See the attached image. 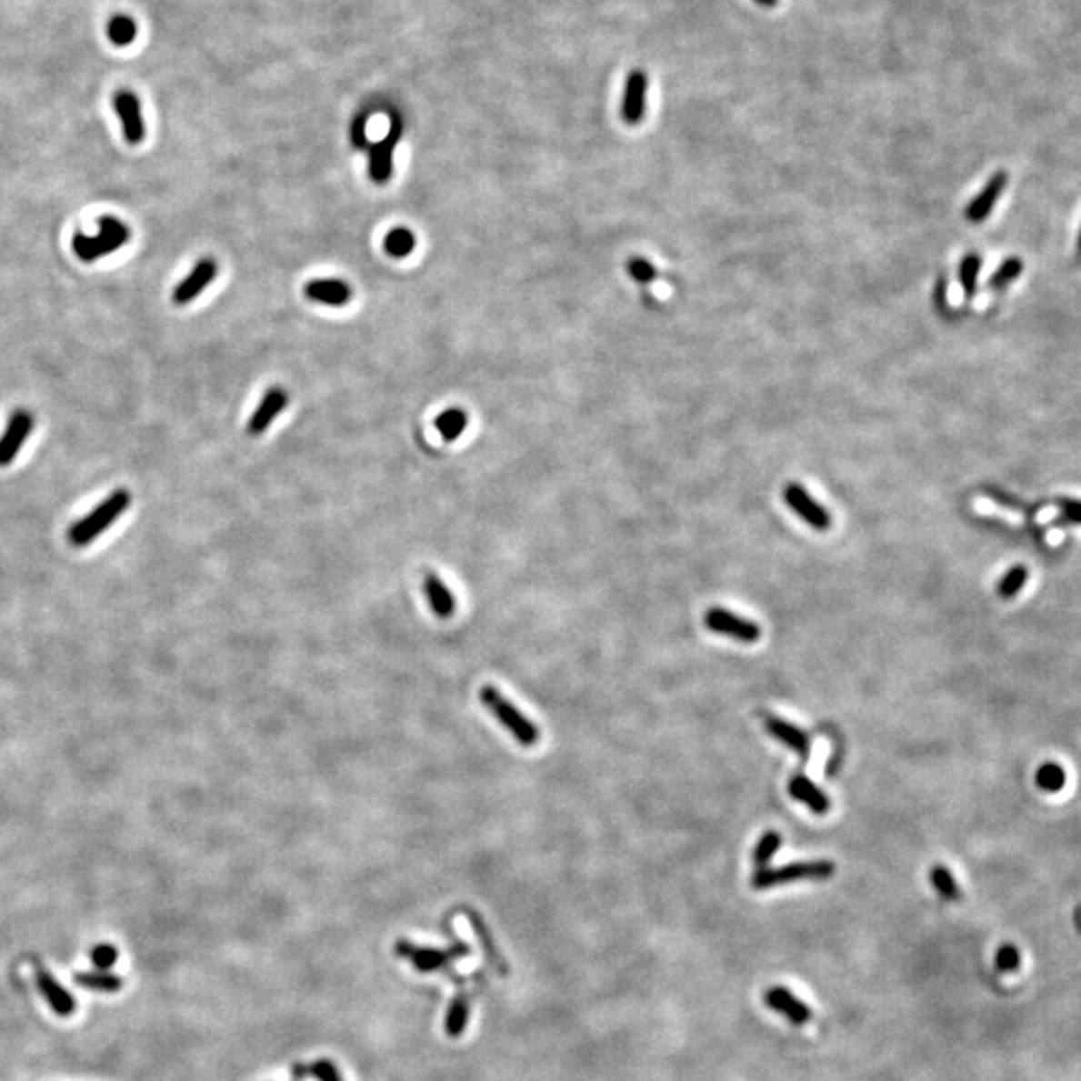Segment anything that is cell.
<instances>
[{
    "mask_svg": "<svg viewBox=\"0 0 1081 1081\" xmlns=\"http://www.w3.org/2000/svg\"><path fill=\"white\" fill-rule=\"evenodd\" d=\"M833 874H836V863L827 861V859L789 863V866L776 867V869H771V867L757 869L751 877V887L761 891V889H771V887L783 886V884H791V881L829 879V877H833Z\"/></svg>",
    "mask_w": 1081,
    "mask_h": 1081,
    "instance_id": "obj_4",
    "label": "cell"
},
{
    "mask_svg": "<svg viewBox=\"0 0 1081 1081\" xmlns=\"http://www.w3.org/2000/svg\"><path fill=\"white\" fill-rule=\"evenodd\" d=\"M929 879H931V884H934L937 894L944 899L957 901L961 897V889L957 886V881L954 876H951V871L946 866H936L934 869H931Z\"/></svg>",
    "mask_w": 1081,
    "mask_h": 1081,
    "instance_id": "obj_29",
    "label": "cell"
},
{
    "mask_svg": "<svg viewBox=\"0 0 1081 1081\" xmlns=\"http://www.w3.org/2000/svg\"><path fill=\"white\" fill-rule=\"evenodd\" d=\"M756 3L761 5V6H766V8H773V6H777L779 0H756Z\"/></svg>",
    "mask_w": 1081,
    "mask_h": 1081,
    "instance_id": "obj_39",
    "label": "cell"
},
{
    "mask_svg": "<svg viewBox=\"0 0 1081 1081\" xmlns=\"http://www.w3.org/2000/svg\"><path fill=\"white\" fill-rule=\"evenodd\" d=\"M216 273H219V265H216L213 256H205V259L198 261L191 269V273H188L185 279L175 286L173 303L175 305L193 303L196 296L201 295L206 286L216 279Z\"/></svg>",
    "mask_w": 1081,
    "mask_h": 1081,
    "instance_id": "obj_12",
    "label": "cell"
},
{
    "mask_svg": "<svg viewBox=\"0 0 1081 1081\" xmlns=\"http://www.w3.org/2000/svg\"><path fill=\"white\" fill-rule=\"evenodd\" d=\"M979 271H981V259L977 255H967L959 265V283H961V289H964V293L967 296H971L977 291Z\"/></svg>",
    "mask_w": 1081,
    "mask_h": 1081,
    "instance_id": "obj_32",
    "label": "cell"
},
{
    "mask_svg": "<svg viewBox=\"0 0 1081 1081\" xmlns=\"http://www.w3.org/2000/svg\"><path fill=\"white\" fill-rule=\"evenodd\" d=\"M415 245L416 239L411 229H406V226H395V229L385 235L383 249L386 255L393 256V259H405V256H409L415 251Z\"/></svg>",
    "mask_w": 1081,
    "mask_h": 1081,
    "instance_id": "obj_25",
    "label": "cell"
},
{
    "mask_svg": "<svg viewBox=\"0 0 1081 1081\" xmlns=\"http://www.w3.org/2000/svg\"><path fill=\"white\" fill-rule=\"evenodd\" d=\"M706 625L709 631L726 635V637L741 643H756L761 637V627L757 623L743 619L739 615L721 607H713L706 613Z\"/></svg>",
    "mask_w": 1081,
    "mask_h": 1081,
    "instance_id": "obj_7",
    "label": "cell"
},
{
    "mask_svg": "<svg viewBox=\"0 0 1081 1081\" xmlns=\"http://www.w3.org/2000/svg\"><path fill=\"white\" fill-rule=\"evenodd\" d=\"M469 1016H471V999L467 994H465V991H459V994L455 996L451 1001L447 1016H445V1034H447V1037L459 1039L469 1026Z\"/></svg>",
    "mask_w": 1081,
    "mask_h": 1081,
    "instance_id": "obj_21",
    "label": "cell"
},
{
    "mask_svg": "<svg viewBox=\"0 0 1081 1081\" xmlns=\"http://www.w3.org/2000/svg\"><path fill=\"white\" fill-rule=\"evenodd\" d=\"M766 727H767V731L777 741L786 743V746L789 749H793V751L797 753V756H801V759H807L809 757L811 743H809V737L799 727L791 726V723L786 721V719H779V717H773V716H769L766 719Z\"/></svg>",
    "mask_w": 1081,
    "mask_h": 1081,
    "instance_id": "obj_19",
    "label": "cell"
},
{
    "mask_svg": "<svg viewBox=\"0 0 1081 1081\" xmlns=\"http://www.w3.org/2000/svg\"><path fill=\"white\" fill-rule=\"evenodd\" d=\"M91 959H93V964H95L98 969H108V967H113V966L116 964V959H118V951H116L113 946H106V944H103V946H96V947L91 951Z\"/></svg>",
    "mask_w": 1081,
    "mask_h": 1081,
    "instance_id": "obj_37",
    "label": "cell"
},
{
    "mask_svg": "<svg viewBox=\"0 0 1081 1081\" xmlns=\"http://www.w3.org/2000/svg\"><path fill=\"white\" fill-rule=\"evenodd\" d=\"M36 984H38V989H41V994L45 996L46 1004L53 1007L56 1016L68 1017L71 1014H75V1009H76L75 997L68 994V991L61 984H58V981L51 974H48L46 969H43V967L36 969Z\"/></svg>",
    "mask_w": 1081,
    "mask_h": 1081,
    "instance_id": "obj_17",
    "label": "cell"
},
{
    "mask_svg": "<svg viewBox=\"0 0 1081 1081\" xmlns=\"http://www.w3.org/2000/svg\"><path fill=\"white\" fill-rule=\"evenodd\" d=\"M35 426V416L26 409H18L11 415L5 433L0 435V467H8L16 455L21 453L23 445Z\"/></svg>",
    "mask_w": 1081,
    "mask_h": 1081,
    "instance_id": "obj_11",
    "label": "cell"
},
{
    "mask_svg": "<svg viewBox=\"0 0 1081 1081\" xmlns=\"http://www.w3.org/2000/svg\"><path fill=\"white\" fill-rule=\"evenodd\" d=\"M467 413L459 409V406H451V409L443 411L437 419H435V429L441 433L443 441L453 443L465 429H467Z\"/></svg>",
    "mask_w": 1081,
    "mask_h": 1081,
    "instance_id": "obj_24",
    "label": "cell"
},
{
    "mask_svg": "<svg viewBox=\"0 0 1081 1081\" xmlns=\"http://www.w3.org/2000/svg\"><path fill=\"white\" fill-rule=\"evenodd\" d=\"M366 126H369V113H359L351 123V143L356 148H369V136H366Z\"/></svg>",
    "mask_w": 1081,
    "mask_h": 1081,
    "instance_id": "obj_36",
    "label": "cell"
},
{
    "mask_svg": "<svg viewBox=\"0 0 1081 1081\" xmlns=\"http://www.w3.org/2000/svg\"><path fill=\"white\" fill-rule=\"evenodd\" d=\"M647 93H649L647 73H645L643 68H635V71L629 73L627 81H625V93H623V105H621V116L625 123L635 126L643 121L645 113H647Z\"/></svg>",
    "mask_w": 1081,
    "mask_h": 1081,
    "instance_id": "obj_9",
    "label": "cell"
},
{
    "mask_svg": "<svg viewBox=\"0 0 1081 1081\" xmlns=\"http://www.w3.org/2000/svg\"><path fill=\"white\" fill-rule=\"evenodd\" d=\"M1066 769L1059 763L1047 761L1036 771V786L1046 793H1057L1066 787Z\"/></svg>",
    "mask_w": 1081,
    "mask_h": 1081,
    "instance_id": "obj_27",
    "label": "cell"
},
{
    "mask_svg": "<svg viewBox=\"0 0 1081 1081\" xmlns=\"http://www.w3.org/2000/svg\"><path fill=\"white\" fill-rule=\"evenodd\" d=\"M131 493L126 489H116L115 493L108 495L101 505H96L86 517L78 519L73 527L68 529V541H71L75 547H86V545H91L93 541L101 537L108 527H113L116 519L131 507Z\"/></svg>",
    "mask_w": 1081,
    "mask_h": 1081,
    "instance_id": "obj_1",
    "label": "cell"
},
{
    "mask_svg": "<svg viewBox=\"0 0 1081 1081\" xmlns=\"http://www.w3.org/2000/svg\"><path fill=\"white\" fill-rule=\"evenodd\" d=\"M789 793L793 799L806 803L809 811L816 813V816H826L831 809L829 797L806 776H796L789 781Z\"/></svg>",
    "mask_w": 1081,
    "mask_h": 1081,
    "instance_id": "obj_20",
    "label": "cell"
},
{
    "mask_svg": "<svg viewBox=\"0 0 1081 1081\" xmlns=\"http://www.w3.org/2000/svg\"><path fill=\"white\" fill-rule=\"evenodd\" d=\"M113 106L118 118H121L125 141L128 145H141L145 141L146 126L143 121L141 101H138V96L131 91H118L113 96Z\"/></svg>",
    "mask_w": 1081,
    "mask_h": 1081,
    "instance_id": "obj_10",
    "label": "cell"
},
{
    "mask_svg": "<svg viewBox=\"0 0 1081 1081\" xmlns=\"http://www.w3.org/2000/svg\"><path fill=\"white\" fill-rule=\"evenodd\" d=\"M781 841L783 839L777 831H767L766 836L757 841L756 849H753V863H756L757 869H766L769 866L773 856H776L781 847Z\"/></svg>",
    "mask_w": 1081,
    "mask_h": 1081,
    "instance_id": "obj_31",
    "label": "cell"
},
{
    "mask_svg": "<svg viewBox=\"0 0 1081 1081\" xmlns=\"http://www.w3.org/2000/svg\"><path fill=\"white\" fill-rule=\"evenodd\" d=\"M1077 253L1081 256V233H1079V239H1077Z\"/></svg>",
    "mask_w": 1081,
    "mask_h": 1081,
    "instance_id": "obj_40",
    "label": "cell"
},
{
    "mask_svg": "<svg viewBox=\"0 0 1081 1081\" xmlns=\"http://www.w3.org/2000/svg\"><path fill=\"white\" fill-rule=\"evenodd\" d=\"M1021 269H1024V265H1021V261L1016 259V256H1014V259L1004 261V263H1001L999 269L994 275H991L989 286H991V289H1001V286H1006V285H1009L1014 279H1017Z\"/></svg>",
    "mask_w": 1081,
    "mask_h": 1081,
    "instance_id": "obj_33",
    "label": "cell"
},
{
    "mask_svg": "<svg viewBox=\"0 0 1081 1081\" xmlns=\"http://www.w3.org/2000/svg\"><path fill=\"white\" fill-rule=\"evenodd\" d=\"M479 701L489 709L491 716L517 739L523 747H535L541 739L537 723L531 721L525 713L509 701L495 686H483L479 691Z\"/></svg>",
    "mask_w": 1081,
    "mask_h": 1081,
    "instance_id": "obj_2",
    "label": "cell"
},
{
    "mask_svg": "<svg viewBox=\"0 0 1081 1081\" xmlns=\"http://www.w3.org/2000/svg\"><path fill=\"white\" fill-rule=\"evenodd\" d=\"M467 916H469V921H471V927H473V931H475V934H477V937H479V944H481V947H483V954H485V957H487V961H489V964H491L493 967H497V971H499L501 976H507V974H509V971H507V964H505V959L501 957V954H499V947H497V944H495V941H493V937H491V934H489V929L485 927V924H483V917H479V916L475 914V911H471V909L467 911Z\"/></svg>",
    "mask_w": 1081,
    "mask_h": 1081,
    "instance_id": "obj_22",
    "label": "cell"
},
{
    "mask_svg": "<svg viewBox=\"0 0 1081 1081\" xmlns=\"http://www.w3.org/2000/svg\"><path fill=\"white\" fill-rule=\"evenodd\" d=\"M106 36L115 46H128L136 38V23L126 15H115L106 25Z\"/></svg>",
    "mask_w": 1081,
    "mask_h": 1081,
    "instance_id": "obj_26",
    "label": "cell"
},
{
    "mask_svg": "<svg viewBox=\"0 0 1081 1081\" xmlns=\"http://www.w3.org/2000/svg\"><path fill=\"white\" fill-rule=\"evenodd\" d=\"M1019 964H1021V956H1019V949L1016 946L1007 944V946H1001L997 949L996 966L999 971H1004V974H1007V971H1016L1019 967Z\"/></svg>",
    "mask_w": 1081,
    "mask_h": 1081,
    "instance_id": "obj_35",
    "label": "cell"
},
{
    "mask_svg": "<svg viewBox=\"0 0 1081 1081\" xmlns=\"http://www.w3.org/2000/svg\"><path fill=\"white\" fill-rule=\"evenodd\" d=\"M286 403H289V395H286L283 386H271V389L265 393L259 406H256L255 413L251 415L246 429H249L251 435H256V437H259V435H263L266 429H269L276 416L283 413Z\"/></svg>",
    "mask_w": 1081,
    "mask_h": 1081,
    "instance_id": "obj_13",
    "label": "cell"
},
{
    "mask_svg": "<svg viewBox=\"0 0 1081 1081\" xmlns=\"http://www.w3.org/2000/svg\"><path fill=\"white\" fill-rule=\"evenodd\" d=\"M469 951L471 947L463 944V941H455L451 947L445 949L415 946L409 939H399L395 944V954L409 961L415 971H419V974H435V971L447 969L451 967L453 961L467 957Z\"/></svg>",
    "mask_w": 1081,
    "mask_h": 1081,
    "instance_id": "obj_5",
    "label": "cell"
},
{
    "mask_svg": "<svg viewBox=\"0 0 1081 1081\" xmlns=\"http://www.w3.org/2000/svg\"><path fill=\"white\" fill-rule=\"evenodd\" d=\"M306 299L326 306H345L351 301V286L341 279H313L305 285Z\"/></svg>",
    "mask_w": 1081,
    "mask_h": 1081,
    "instance_id": "obj_16",
    "label": "cell"
},
{
    "mask_svg": "<svg viewBox=\"0 0 1081 1081\" xmlns=\"http://www.w3.org/2000/svg\"><path fill=\"white\" fill-rule=\"evenodd\" d=\"M401 136L403 118L399 115H393L386 136L379 143L369 145V176L376 185L389 183V178L393 176V156Z\"/></svg>",
    "mask_w": 1081,
    "mask_h": 1081,
    "instance_id": "obj_6",
    "label": "cell"
},
{
    "mask_svg": "<svg viewBox=\"0 0 1081 1081\" xmlns=\"http://www.w3.org/2000/svg\"><path fill=\"white\" fill-rule=\"evenodd\" d=\"M291 1074L296 1081L315 1077L316 1081H343L339 1067L331 1059H316L313 1064H295Z\"/></svg>",
    "mask_w": 1081,
    "mask_h": 1081,
    "instance_id": "obj_23",
    "label": "cell"
},
{
    "mask_svg": "<svg viewBox=\"0 0 1081 1081\" xmlns=\"http://www.w3.org/2000/svg\"><path fill=\"white\" fill-rule=\"evenodd\" d=\"M1029 579V569L1026 565H1014L1004 577H1001L999 585H997V595L1001 599H1014L1016 595L1026 587V583Z\"/></svg>",
    "mask_w": 1081,
    "mask_h": 1081,
    "instance_id": "obj_28",
    "label": "cell"
},
{
    "mask_svg": "<svg viewBox=\"0 0 1081 1081\" xmlns=\"http://www.w3.org/2000/svg\"><path fill=\"white\" fill-rule=\"evenodd\" d=\"M763 999H766L767 1007L776 1009L777 1014H781V1016H786L791 1021V1024L803 1026V1024H807V1021L811 1019V1009L806 1004H803L801 999H797L796 996H793L791 991H787L786 987L776 986V987L767 989L766 996H763Z\"/></svg>",
    "mask_w": 1081,
    "mask_h": 1081,
    "instance_id": "obj_15",
    "label": "cell"
},
{
    "mask_svg": "<svg viewBox=\"0 0 1081 1081\" xmlns=\"http://www.w3.org/2000/svg\"><path fill=\"white\" fill-rule=\"evenodd\" d=\"M75 981L85 989L105 991V994H113V991H118L123 987L121 977L113 974H101V971H98V974H76Z\"/></svg>",
    "mask_w": 1081,
    "mask_h": 1081,
    "instance_id": "obj_30",
    "label": "cell"
},
{
    "mask_svg": "<svg viewBox=\"0 0 1081 1081\" xmlns=\"http://www.w3.org/2000/svg\"><path fill=\"white\" fill-rule=\"evenodd\" d=\"M128 241H131V229L123 221H118L116 216L103 215L98 219V235L88 236L81 231L75 233L73 251L81 261L93 263L106 255L116 253Z\"/></svg>",
    "mask_w": 1081,
    "mask_h": 1081,
    "instance_id": "obj_3",
    "label": "cell"
},
{
    "mask_svg": "<svg viewBox=\"0 0 1081 1081\" xmlns=\"http://www.w3.org/2000/svg\"><path fill=\"white\" fill-rule=\"evenodd\" d=\"M783 499H786L787 507L796 515H799L809 527L817 531H827L831 527V515L823 509L801 485L789 483L787 487L783 489Z\"/></svg>",
    "mask_w": 1081,
    "mask_h": 1081,
    "instance_id": "obj_8",
    "label": "cell"
},
{
    "mask_svg": "<svg viewBox=\"0 0 1081 1081\" xmlns=\"http://www.w3.org/2000/svg\"><path fill=\"white\" fill-rule=\"evenodd\" d=\"M1057 507L1064 513V517L1071 523H1079L1081 525V501L1076 499H1059L1057 501Z\"/></svg>",
    "mask_w": 1081,
    "mask_h": 1081,
    "instance_id": "obj_38",
    "label": "cell"
},
{
    "mask_svg": "<svg viewBox=\"0 0 1081 1081\" xmlns=\"http://www.w3.org/2000/svg\"><path fill=\"white\" fill-rule=\"evenodd\" d=\"M423 591H425L426 601H429L431 611L437 615L439 619H449L455 613V609H457V599H455V593L435 571L425 573Z\"/></svg>",
    "mask_w": 1081,
    "mask_h": 1081,
    "instance_id": "obj_14",
    "label": "cell"
},
{
    "mask_svg": "<svg viewBox=\"0 0 1081 1081\" xmlns=\"http://www.w3.org/2000/svg\"><path fill=\"white\" fill-rule=\"evenodd\" d=\"M627 271L633 276L635 281L641 283V285H647L653 283L657 276V269L653 266L647 259H643V256H633L627 263Z\"/></svg>",
    "mask_w": 1081,
    "mask_h": 1081,
    "instance_id": "obj_34",
    "label": "cell"
},
{
    "mask_svg": "<svg viewBox=\"0 0 1081 1081\" xmlns=\"http://www.w3.org/2000/svg\"><path fill=\"white\" fill-rule=\"evenodd\" d=\"M1006 185H1007V175H1006L1004 171H999V173H996L994 176H991L989 181H987V185L984 186V191H981V193H979V195L974 198V201L969 203L967 211H966L967 221H969V223H981V221H986V219H987V215L991 213V208L996 206L997 198L1001 196V193H1004Z\"/></svg>",
    "mask_w": 1081,
    "mask_h": 1081,
    "instance_id": "obj_18",
    "label": "cell"
}]
</instances>
